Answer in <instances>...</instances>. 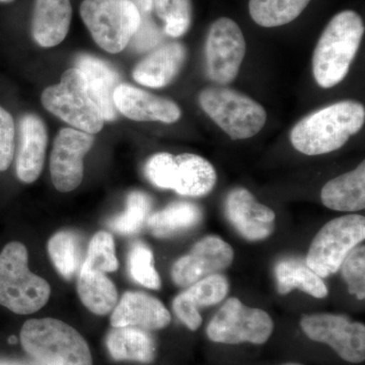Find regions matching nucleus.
<instances>
[{
  "label": "nucleus",
  "instance_id": "e433bc0d",
  "mask_svg": "<svg viewBox=\"0 0 365 365\" xmlns=\"http://www.w3.org/2000/svg\"><path fill=\"white\" fill-rule=\"evenodd\" d=\"M136 7L140 18L150 16L153 11V0H127Z\"/></svg>",
  "mask_w": 365,
  "mask_h": 365
},
{
  "label": "nucleus",
  "instance_id": "c85d7f7f",
  "mask_svg": "<svg viewBox=\"0 0 365 365\" xmlns=\"http://www.w3.org/2000/svg\"><path fill=\"white\" fill-rule=\"evenodd\" d=\"M48 251L55 268L66 279H71L81 271L85 256L81 237L76 232H57L50 239Z\"/></svg>",
  "mask_w": 365,
  "mask_h": 365
},
{
  "label": "nucleus",
  "instance_id": "7c9ffc66",
  "mask_svg": "<svg viewBox=\"0 0 365 365\" xmlns=\"http://www.w3.org/2000/svg\"><path fill=\"white\" fill-rule=\"evenodd\" d=\"M151 199L143 192L134 191L127 197L126 210L113 218L109 225L114 232L129 235L138 232L150 217Z\"/></svg>",
  "mask_w": 365,
  "mask_h": 365
},
{
  "label": "nucleus",
  "instance_id": "9d476101",
  "mask_svg": "<svg viewBox=\"0 0 365 365\" xmlns=\"http://www.w3.org/2000/svg\"><path fill=\"white\" fill-rule=\"evenodd\" d=\"M247 44L241 28L228 18L216 20L205 42V67L209 79L218 86L234 81L246 56Z\"/></svg>",
  "mask_w": 365,
  "mask_h": 365
},
{
  "label": "nucleus",
  "instance_id": "cd10ccee",
  "mask_svg": "<svg viewBox=\"0 0 365 365\" xmlns=\"http://www.w3.org/2000/svg\"><path fill=\"white\" fill-rule=\"evenodd\" d=\"M311 0H250V16L257 25L276 28L292 23Z\"/></svg>",
  "mask_w": 365,
  "mask_h": 365
},
{
  "label": "nucleus",
  "instance_id": "58836bf2",
  "mask_svg": "<svg viewBox=\"0 0 365 365\" xmlns=\"http://www.w3.org/2000/svg\"><path fill=\"white\" fill-rule=\"evenodd\" d=\"M14 0H0V2H4V4H7V2H11Z\"/></svg>",
  "mask_w": 365,
  "mask_h": 365
},
{
  "label": "nucleus",
  "instance_id": "f03ea898",
  "mask_svg": "<svg viewBox=\"0 0 365 365\" xmlns=\"http://www.w3.org/2000/svg\"><path fill=\"white\" fill-rule=\"evenodd\" d=\"M364 35V21L355 11H341L329 21L313 55L314 78L321 88H334L346 78Z\"/></svg>",
  "mask_w": 365,
  "mask_h": 365
},
{
  "label": "nucleus",
  "instance_id": "f704fd0d",
  "mask_svg": "<svg viewBox=\"0 0 365 365\" xmlns=\"http://www.w3.org/2000/svg\"><path fill=\"white\" fill-rule=\"evenodd\" d=\"M16 126L11 113L0 106V172L11 167L14 155Z\"/></svg>",
  "mask_w": 365,
  "mask_h": 365
},
{
  "label": "nucleus",
  "instance_id": "bb28decb",
  "mask_svg": "<svg viewBox=\"0 0 365 365\" xmlns=\"http://www.w3.org/2000/svg\"><path fill=\"white\" fill-rule=\"evenodd\" d=\"M202 220V211L196 204L177 202L150 215L148 227L158 237H167L195 227Z\"/></svg>",
  "mask_w": 365,
  "mask_h": 365
},
{
  "label": "nucleus",
  "instance_id": "393cba45",
  "mask_svg": "<svg viewBox=\"0 0 365 365\" xmlns=\"http://www.w3.org/2000/svg\"><path fill=\"white\" fill-rule=\"evenodd\" d=\"M78 292L81 302L93 314L111 313L118 302L117 288L105 273L81 266L78 273Z\"/></svg>",
  "mask_w": 365,
  "mask_h": 365
},
{
  "label": "nucleus",
  "instance_id": "72a5a7b5",
  "mask_svg": "<svg viewBox=\"0 0 365 365\" xmlns=\"http://www.w3.org/2000/svg\"><path fill=\"white\" fill-rule=\"evenodd\" d=\"M343 277L348 292L361 300L365 297V248L355 247L346 257L342 265Z\"/></svg>",
  "mask_w": 365,
  "mask_h": 365
},
{
  "label": "nucleus",
  "instance_id": "7ed1b4c3",
  "mask_svg": "<svg viewBox=\"0 0 365 365\" xmlns=\"http://www.w3.org/2000/svg\"><path fill=\"white\" fill-rule=\"evenodd\" d=\"M21 343L40 365H93L90 347L83 336L59 319L26 322L21 331Z\"/></svg>",
  "mask_w": 365,
  "mask_h": 365
},
{
  "label": "nucleus",
  "instance_id": "5701e85b",
  "mask_svg": "<svg viewBox=\"0 0 365 365\" xmlns=\"http://www.w3.org/2000/svg\"><path fill=\"white\" fill-rule=\"evenodd\" d=\"M76 67L85 74L102 111L105 121H113L116 117L114 91L119 86V74L107 62L91 55H79Z\"/></svg>",
  "mask_w": 365,
  "mask_h": 365
},
{
  "label": "nucleus",
  "instance_id": "ea45409f",
  "mask_svg": "<svg viewBox=\"0 0 365 365\" xmlns=\"http://www.w3.org/2000/svg\"><path fill=\"white\" fill-rule=\"evenodd\" d=\"M283 365H302V364H283Z\"/></svg>",
  "mask_w": 365,
  "mask_h": 365
},
{
  "label": "nucleus",
  "instance_id": "2eb2a0df",
  "mask_svg": "<svg viewBox=\"0 0 365 365\" xmlns=\"http://www.w3.org/2000/svg\"><path fill=\"white\" fill-rule=\"evenodd\" d=\"M113 98L116 110L134 121L172 124L181 118L176 103L126 83L117 86Z\"/></svg>",
  "mask_w": 365,
  "mask_h": 365
},
{
  "label": "nucleus",
  "instance_id": "9b49d317",
  "mask_svg": "<svg viewBox=\"0 0 365 365\" xmlns=\"http://www.w3.org/2000/svg\"><path fill=\"white\" fill-rule=\"evenodd\" d=\"M300 327L309 339L330 346L350 364L365 360V326L345 316L329 313L304 314Z\"/></svg>",
  "mask_w": 365,
  "mask_h": 365
},
{
  "label": "nucleus",
  "instance_id": "a211bd4d",
  "mask_svg": "<svg viewBox=\"0 0 365 365\" xmlns=\"http://www.w3.org/2000/svg\"><path fill=\"white\" fill-rule=\"evenodd\" d=\"M217 175L205 158L194 153H182L173 158L169 189L182 196L202 197L215 188Z\"/></svg>",
  "mask_w": 365,
  "mask_h": 365
},
{
  "label": "nucleus",
  "instance_id": "4be33fe9",
  "mask_svg": "<svg viewBox=\"0 0 365 365\" xmlns=\"http://www.w3.org/2000/svg\"><path fill=\"white\" fill-rule=\"evenodd\" d=\"M322 202L337 211H359L365 207V163L327 182L321 192Z\"/></svg>",
  "mask_w": 365,
  "mask_h": 365
},
{
  "label": "nucleus",
  "instance_id": "20e7f679",
  "mask_svg": "<svg viewBox=\"0 0 365 365\" xmlns=\"http://www.w3.org/2000/svg\"><path fill=\"white\" fill-rule=\"evenodd\" d=\"M28 259L21 242H9L0 252V304L14 314L36 313L51 294L49 283L31 272Z\"/></svg>",
  "mask_w": 365,
  "mask_h": 365
},
{
  "label": "nucleus",
  "instance_id": "ddd939ff",
  "mask_svg": "<svg viewBox=\"0 0 365 365\" xmlns=\"http://www.w3.org/2000/svg\"><path fill=\"white\" fill-rule=\"evenodd\" d=\"M234 250L220 237H204L189 255L175 263L173 280L178 287H189L197 281L227 269L234 261Z\"/></svg>",
  "mask_w": 365,
  "mask_h": 365
},
{
  "label": "nucleus",
  "instance_id": "c756f323",
  "mask_svg": "<svg viewBox=\"0 0 365 365\" xmlns=\"http://www.w3.org/2000/svg\"><path fill=\"white\" fill-rule=\"evenodd\" d=\"M165 24L163 31L173 38L188 32L192 21L191 0H153V11Z\"/></svg>",
  "mask_w": 365,
  "mask_h": 365
},
{
  "label": "nucleus",
  "instance_id": "a878e982",
  "mask_svg": "<svg viewBox=\"0 0 365 365\" xmlns=\"http://www.w3.org/2000/svg\"><path fill=\"white\" fill-rule=\"evenodd\" d=\"M275 278L281 294H289L297 288L316 299H325L328 295V288L321 277L307 267V264L300 262H279L275 267Z\"/></svg>",
  "mask_w": 365,
  "mask_h": 365
},
{
  "label": "nucleus",
  "instance_id": "1a4fd4ad",
  "mask_svg": "<svg viewBox=\"0 0 365 365\" xmlns=\"http://www.w3.org/2000/svg\"><path fill=\"white\" fill-rule=\"evenodd\" d=\"M273 329L270 314L245 306L237 297H230L209 322L206 333L215 343L262 345L272 335Z\"/></svg>",
  "mask_w": 365,
  "mask_h": 365
},
{
  "label": "nucleus",
  "instance_id": "b1692460",
  "mask_svg": "<svg viewBox=\"0 0 365 365\" xmlns=\"http://www.w3.org/2000/svg\"><path fill=\"white\" fill-rule=\"evenodd\" d=\"M107 347L117 361L150 364L155 357V343L148 331L134 327H117L107 337Z\"/></svg>",
  "mask_w": 365,
  "mask_h": 365
},
{
  "label": "nucleus",
  "instance_id": "412c9836",
  "mask_svg": "<svg viewBox=\"0 0 365 365\" xmlns=\"http://www.w3.org/2000/svg\"><path fill=\"white\" fill-rule=\"evenodd\" d=\"M186 55V48L181 43L163 45L137 64L133 78L148 88H163L179 74Z\"/></svg>",
  "mask_w": 365,
  "mask_h": 365
},
{
  "label": "nucleus",
  "instance_id": "f3484780",
  "mask_svg": "<svg viewBox=\"0 0 365 365\" xmlns=\"http://www.w3.org/2000/svg\"><path fill=\"white\" fill-rule=\"evenodd\" d=\"M228 289L230 284L222 275L207 276L178 295L173 302V309L187 328L196 331L202 324L199 307L213 306L222 302L227 297Z\"/></svg>",
  "mask_w": 365,
  "mask_h": 365
},
{
  "label": "nucleus",
  "instance_id": "423d86ee",
  "mask_svg": "<svg viewBox=\"0 0 365 365\" xmlns=\"http://www.w3.org/2000/svg\"><path fill=\"white\" fill-rule=\"evenodd\" d=\"M206 115L232 140L251 138L265 126L267 113L253 98L222 86H207L199 93Z\"/></svg>",
  "mask_w": 365,
  "mask_h": 365
},
{
  "label": "nucleus",
  "instance_id": "39448f33",
  "mask_svg": "<svg viewBox=\"0 0 365 365\" xmlns=\"http://www.w3.org/2000/svg\"><path fill=\"white\" fill-rule=\"evenodd\" d=\"M41 101L47 111L74 129L96 134L104 127L97 98L85 74L76 67L67 69L58 85L46 88Z\"/></svg>",
  "mask_w": 365,
  "mask_h": 365
},
{
  "label": "nucleus",
  "instance_id": "0eeeda50",
  "mask_svg": "<svg viewBox=\"0 0 365 365\" xmlns=\"http://www.w3.org/2000/svg\"><path fill=\"white\" fill-rule=\"evenodd\" d=\"M79 11L95 42L113 54L123 51L140 25V14L127 0H83Z\"/></svg>",
  "mask_w": 365,
  "mask_h": 365
},
{
  "label": "nucleus",
  "instance_id": "6ab92c4d",
  "mask_svg": "<svg viewBox=\"0 0 365 365\" xmlns=\"http://www.w3.org/2000/svg\"><path fill=\"white\" fill-rule=\"evenodd\" d=\"M48 133L44 122L28 114L21 120V148L16 160V176L30 184L40 177L44 165Z\"/></svg>",
  "mask_w": 365,
  "mask_h": 365
},
{
  "label": "nucleus",
  "instance_id": "6e6552de",
  "mask_svg": "<svg viewBox=\"0 0 365 365\" xmlns=\"http://www.w3.org/2000/svg\"><path fill=\"white\" fill-rule=\"evenodd\" d=\"M365 239V218L350 215L334 218L314 237L307 266L319 277L337 272L347 255Z\"/></svg>",
  "mask_w": 365,
  "mask_h": 365
},
{
  "label": "nucleus",
  "instance_id": "c9c22d12",
  "mask_svg": "<svg viewBox=\"0 0 365 365\" xmlns=\"http://www.w3.org/2000/svg\"><path fill=\"white\" fill-rule=\"evenodd\" d=\"M163 39V33L151 16L141 18L138 30L134 34L130 43L131 47L137 52L148 51L157 47ZM129 43V44H130Z\"/></svg>",
  "mask_w": 365,
  "mask_h": 365
},
{
  "label": "nucleus",
  "instance_id": "f257e3e1",
  "mask_svg": "<svg viewBox=\"0 0 365 365\" xmlns=\"http://www.w3.org/2000/svg\"><path fill=\"white\" fill-rule=\"evenodd\" d=\"M365 108L356 101H341L302 118L292 128L290 141L306 155H319L339 150L350 137L361 130Z\"/></svg>",
  "mask_w": 365,
  "mask_h": 365
},
{
  "label": "nucleus",
  "instance_id": "4c0bfd02",
  "mask_svg": "<svg viewBox=\"0 0 365 365\" xmlns=\"http://www.w3.org/2000/svg\"><path fill=\"white\" fill-rule=\"evenodd\" d=\"M0 365H40L36 361H21V360L0 359Z\"/></svg>",
  "mask_w": 365,
  "mask_h": 365
},
{
  "label": "nucleus",
  "instance_id": "4468645a",
  "mask_svg": "<svg viewBox=\"0 0 365 365\" xmlns=\"http://www.w3.org/2000/svg\"><path fill=\"white\" fill-rule=\"evenodd\" d=\"M225 215L237 232L248 241L267 239L274 230L275 213L258 202L245 188H235L225 199Z\"/></svg>",
  "mask_w": 365,
  "mask_h": 365
},
{
  "label": "nucleus",
  "instance_id": "f8f14e48",
  "mask_svg": "<svg viewBox=\"0 0 365 365\" xmlns=\"http://www.w3.org/2000/svg\"><path fill=\"white\" fill-rule=\"evenodd\" d=\"M93 134L74 128L61 129L53 144L50 173L55 188L60 192L73 191L83 178V158L93 148Z\"/></svg>",
  "mask_w": 365,
  "mask_h": 365
},
{
  "label": "nucleus",
  "instance_id": "dca6fc26",
  "mask_svg": "<svg viewBox=\"0 0 365 365\" xmlns=\"http://www.w3.org/2000/svg\"><path fill=\"white\" fill-rule=\"evenodd\" d=\"M170 314L163 302L143 292H126L113 309L111 324L134 327L144 331L160 330L169 326Z\"/></svg>",
  "mask_w": 365,
  "mask_h": 365
},
{
  "label": "nucleus",
  "instance_id": "aec40b11",
  "mask_svg": "<svg viewBox=\"0 0 365 365\" xmlns=\"http://www.w3.org/2000/svg\"><path fill=\"white\" fill-rule=\"evenodd\" d=\"M71 0H36L32 20L34 40L43 48L61 44L71 28Z\"/></svg>",
  "mask_w": 365,
  "mask_h": 365
},
{
  "label": "nucleus",
  "instance_id": "473e14b6",
  "mask_svg": "<svg viewBox=\"0 0 365 365\" xmlns=\"http://www.w3.org/2000/svg\"><path fill=\"white\" fill-rule=\"evenodd\" d=\"M128 265L132 278L136 282L150 289H160V278L153 265V252L143 242H135L131 247Z\"/></svg>",
  "mask_w": 365,
  "mask_h": 365
},
{
  "label": "nucleus",
  "instance_id": "2f4dec72",
  "mask_svg": "<svg viewBox=\"0 0 365 365\" xmlns=\"http://www.w3.org/2000/svg\"><path fill=\"white\" fill-rule=\"evenodd\" d=\"M83 267L98 272H114L119 267L115 254L114 239L106 232H97L88 245Z\"/></svg>",
  "mask_w": 365,
  "mask_h": 365
}]
</instances>
